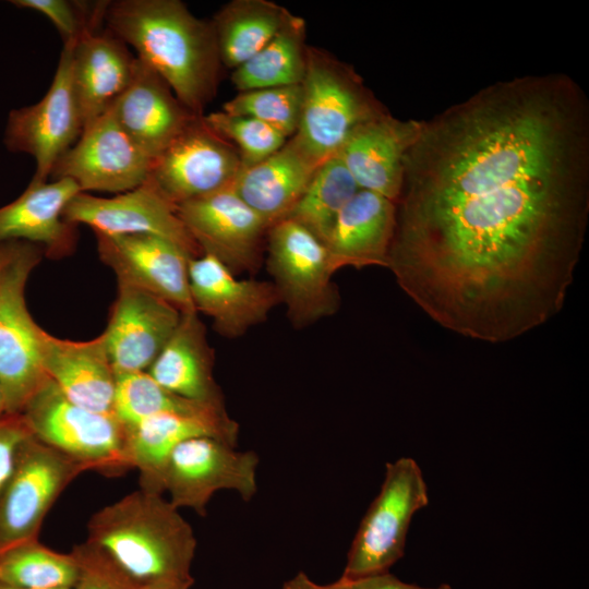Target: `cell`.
Returning <instances> with one entry per match:
<instances>
[{"label": "cell", "instance_id": "9a60e30c", "mask_svg": "<svg viewBox=\"0 0 589 589\" xmlns=\"http://www.w3.org/2000/svg\"><path fill=\"white\" fill-rule=\"evenodd\" d=\"M99 259L117 276L118 285L154 294L181 313L196 312L189 286L191 257L173 242L149 235L95 233Z\"/></svg>", "mask_w": 589, "mask_h": 589}, {"label": "cell", "instance_id": "4316f807", "mask_svg": "<svg viewBox=\"0 0 589 589\" xmlns=\"http://www.w3.org/2000/svg\"><path fill=\"white\" fill-rule=\"evenodd\" d=\"M214 350L199 313H182L176 329L146 372L176 395L225 406L214 378Z\"/></svg>", "mask_w": 589, "mask_h": 589}, {"label": "cell", "instance_id": "44dd1931", "mask_svg": "<svg viewBox=\"0 0 589 589\" xmlns=\"http://www.w3.org/2000/svg\"><path fill=\"white\" fill-rule=\"evenodd\" d=\"M111 108L122 129L153 160L197 117L139 58L130 85Z\"/></svg>", "mask_w": 589, "mask_h": 589}, {"label": "cell", "instance_id": "484cf974", "mask_svg": "<svg viewBox=\"0 0 589 589\" xmlns=\"http://www.w3.org/2000/svg\"><path fill=\"white\" fill-rule=\"evenodd\" d=\"M396 226V204L371 191L359 190L339 214L326 248L333 271L352 266L388 265Z\"/></svg>", "mask_w": 589, "mask_h": 589}, {"label": "cell", "instance_id": "8d00e7d4", "mask_svg": "<svg viewBox=\"0 0 589 589\" xmlns=\"http://www.w3.org/2000/svg\"><path fill=\"white\" fill-rule=\"evenodd\" d=\"M29 435L21 413H4L0 418V491L12 469L17 446Z\"/></svg>", "mask_w": 589, "mask_h": 589}, {"label": "cell", "instance_id": "603a6c76", "mask_svg": "<svg viewBox=\"0 0 589 589\" xmlns=\"http://www.w3.org/2000/svg\"><path fill=\"white\" fill-rule=\"evenodd\" d=\"M41 359L47 376L69 400L92 411L113 413L116 372L103 334L75 341L43 330Z\"/></svg>", "mask_w": 589, "mask_h": 589}, {"label": "cell", "instance_id": "d6986e66", "mask_svg": "<svg viewBox=\"0 0 589 589\" xmlns=\"http://www.w3.org/2000/svg\"><path fill=\"white\" fill-rule=\"evenodd\" d=\"M238 434L239 425L226 408L195 413L166 412L127 426V454L131 468L140 471L141 490L163 494L164 469L179 443L207 435L236 446Z\"/></svg>", "mask_w": 589, "mask_h": 589}, {"label": "cell", "instance_id": "6da1fadb", "mask_svg": "<svg viewBox=\"0 0 589 589\" xmlns=\"http://www.w3.org/2000/svg\"><path fill=\"white\" fill-rule=\"evenodd\" d=\"M589 219V100L564 73L497 81L404 158L387 268L434 322L506 342L563 309Z\"/></svg>", "mask_w": 589, "mask_h": 589}, {"label": "cell", "instance_id": "3957f363", "mask_svg": "<svg viewBox=\"0 0 589 589\" xmlns=\"http://www.w3.org/2000/svg\"><path fill=\"white\" fill-rule=\"evenodd\" d=\"M87 528L86 541L103 550L137 587L192 578L196 539L163 494L140 489L95 513Z\"/></svg>", "mask_w": 589, "mask_h": 589}, {"label": "cell", "instance_id": "ba28073f", "mask_svg": "<svg viewBox=\"0 0 589 589\" xmlns=\"http://www.w3.org/2000/svg\"><path fill=\"white\" fill-rule=\"evenodd\" d=\"M266 235L267 269L292 325L305 327L334 314L339 296L326 245L290 218L272 225Z\"/></svg>", "mask_w": 589, "mask_h": 589}, {"label": "cell", "instance_id": "7402d4cb", "mask_svg": "<svg viewBox=\"0 0 589 589\" xmlns=\"http://www.w3.org/2000/svg\"><path fill=\"white\" fill-rule=\"evenodd\" d=\"M80 192L79 185L65 178L31 181L17 199L0 207V242L35 243L50 259L70 255L76 247L77 226L64 220L63 211Z\"/></svg>", "mask_w": 589, "mask_h": 589}, {"label": "cell", "instance_id": "7a4b0ae2", "mask_svg": "<svg viewBox=\"0 0 589 589\" xmlns=\"http://www.w3.org/2000/svg\"><path fill=\"white\" fill-rule=\"evenodd\" d=\"M104 22L191 112L203 115L223 65L211 21L180 0H116L108 1Z\"/></svg>", "mask_w": 589, "mask_h": 589}, {"label": "cell", "instance_id": "5b68a950", "mask_svg": "<svg viewBox=\"0 0 589 589\" xmlns=\"http://www.w3.org/2000/svg\"><path fill=\"white\" fill-rule=\"evenodd\" d=\"M7 242L0 273V385L5 413H21L48 381L41 359L43 328L32 317L25 288L44 248L26 241Z\"/></svg>", "mask_w": 589, "mask_h": 589}, {"label": "cell", "instance_id": "1f68e13d", "mask_svg": "<svg viewBox=\"0 0 589 589\" xmlns=\"http://www.w3.org/2000/svg\"><path fill=\"white\" fill-rule=\"evenodd\" d=\"M225 408L188 399L159 385L146 371L116 374L113 414L127 426L166 412L195 413Z\"/></svg>", "mask_w": 589, "mask_h": 589}, {"label": "cell", "instance_id": "f1b7e54d", "mask_svg": "<svg viewBox=\"0 0 589 589\" xmlns=\"http://www.w3.org/2000/svg\"><path fill=\"white\" fill-rule=\"evenodd\" d=\"M306 48L305 21L292 14L265 47L233 70L231 82L239 92L301 84Z\"/></svg>", "mask_w": 589, "mask_h": 589}, {"label": "cell", "instance_id": "83f0119b", "mask_svg": "<svg viewBox=\"0 0 589 589\" xmlns=\"http://www.w3.org/2000/svg\"><path fill=\"white\" fill-rule=\"evenodd\" d=\"M293 13L269 0H232L211 21L221 64L237 69L285 26Z\"/></svg>", "mask_w": 589, "mask_h": 589}, {"label": "cell", "instance_id": "e575fe53", "mask_svg": "<svg viewBox=\"0 0 589 589\" xmlns=\"http://www.w3.org/2000/svg\"><path fill=\"white\" fill-rule=\"evenodd\" d=\"M11 3L41 13L55 25L63 44H75L85 33L100 28L108 1L13 0Z\"/></svg>", "mask_w": 589, "mask_h": 589}, {"label": "cell", "instance_id": "5bb4252c", "mask_svg": "<svg viewBox=\"0 0 589 589\" xmlns=\"http://www.w3.org/2000/svg\"><path fill=\"white\" fill-rule=\"evenodd\" d=\"M63 218L76 226L86 225L95 233L156 236L179 245L191 257L203 254L180 219L177 205L149 179L111 197L80 192L65 206Z\"/></svg>", "mask_w": 589, "mask_h": 589}, {"label": "cell", "instance_id": "4dcf8cb0", "mask_svg": "<svg viewBox=\"0 0 589 589\" xmlns=\"http://www.w3.org/2000/svg\"><path fill=\"white\" fill-rule=\"evenodd\" d=\"M79 565L70 552H56L38 539L14 544L0 552V584L28 589H72Z\"/></svg>", "mask_w": 589, "mask_h": 589}, {"label": "cell", "instance_id": "836d02e7", "mask_svg": "<svg viewBox=\"0 0 589 589\" xmlns=\"http://www.w3.org/2000/svg\"><path fill=\"white\" fill-rule=\"evenodd\" d=\"M203 117L216 133L237 148L242 168L269 157L288 140L275 129L250 117L233 116L223 110Z\"/></svg>", "mask_w": 589, "mask_h": 589}, {"label": "cell", "instance_id": "ffe728a7", "mask_svg": "<svg viewBox=\"0 0 589 589\" xmlns=\"http://www.w3.org/2000/svg\"><path fill=\"white\" fill-rule=\"evenodd\" d=\"M420 128L421 120H401L384 113L356 128L336 156L360 190L377 193L396 204L402 185L404 158Z\"/></svg>", "mask_w": 589, "mask_h": 589}, {"label": "cell", "instance_id": "d4e9b609", "mask_svg": "<svg viewBox=\"0 0 589 589\" xmlns=\"http://www.w3.org/2000/svg\"><path fill=\"white\" fill-rule=\"evenodd\" d=\"M320 165L291 136L269 157L242 168L231 189L269 228L289 215Z\"/></svg>", "mask_w": 589, "mask_h": 589}, {"label": "cell", "instance_id": "e0dca14e", "mask_svg": "<svg viewBox=\"0 0 589 589\" xmlns=\"http://www.w3.org/2000/svg\"><path fill=\"white\" fill-rule=\"evenodd\" d=\"M189 286L195 311L213 321L226 338H237L267 320L281 302L273 283L240 279L224 263L203 253L189 262Z\"/></svg>", "mask_w": 589, "mask_h": 589}, {"label": "cell", "instance_id": "4fadbf2b", "mask_svg": "<svg viewBox=\"0 0 589 589\" xmlns=\"http://www.w3.org/2000/svg\"><path fill=\"white\" fill-rule=\"evenodd\" d=\"M152 167L153 159L127 134L110 107L83 128L49 180L70 179L85 193L118 194L147 181Z\"/></svg>", "mask_w": 589, "mask_h": 589}, {"label": "cell", "instance_id": "8fae6325", "mask_svg": "<svg viewBox=\"0 0 589 589\" xmlns=\"http://www.w3.org/2000/svg\"><path fill=\"white\" fill-rule=\"evenodd\" d=\"M63 44L50 87L34 105L13 109L4 131V145L35 159L32 181H48L58 159L77 141L83 121L72 83V48Z\"/></svg>", "mask_w": 589, "mask_h": 589}, {"label": "cell", "instance_id": "7c38bea8", "mask_svg": "<svg viewBox=\"0 0 589 589\" xmlns=\"http://www.w3.org/2000/svg\"><path fill=\"white\" fill-rule=\"evenodd\" d=\"M195 117L153 160L149 180L172 204L232 188L242 169L237 148Z\"/></svg>", "mask_w": 589, "mask_h": 589}, {"label": "cell", "instance_id": "52a82bcc", "mask_svg": "<svg viewBox=\"0 0 589 589\" xmlns=\"http://www.w3.org/2000/svg\"><path fill=\"white\" fill-rule=\"evenodd\" d=\"M428 504V486L417 461L401 457L387 462L381 490L359 525L341 577L387 573L404 555L413 515Z\"/></svg>", "mask_w": 589, "mask_h": 589}, {"label": "cell", "instance_id": "8992f818", "mask_svg": "<svg viewBox=\"0 0 589 589\" xmlns=\"http://www.w3.org/2000/svg\"><path fill=\"white\" fill-rule=\"evenodd\" d=\"M21 414L33 436L80 461L87 470L112 477L131 469L127 426L113 413L92 411L72 402L50 378Z\"/></svg>", "mask_w": 589, "mask_h": 589}, {"label": "cell", "instance_id": "ab89813d", "mask_svg": "<svg viewBox=\"0 0 589 589\" xmlns=\"http://www.w3.org/2000/svg\"><path fill=\"white\" fill-rule=\"evenodd\" d=\"M193 578L190 579H170L153 582L137 589H190L193 585Z\"/></svg>", "mask_w": 589, "mask_h": 589}, {"label": "cell", "instance_id": "9c48e42d", "mask_svg": "<svg viewBox=\"0 0 589 589\" xmlns=\"http://www.w3.org/2000/svg\"><path fill=\"white\" fill-rule=\"evenodd\" d=\"M87 468L29 435L16 448L0 491V552L38 539L44 518L63 490Z\"/></svg>", "mask_w": 589, "mask_h": 589}, {"label": "cell", "instance_id": "ac0fdd59", "mask_svg": "<svg viewBox=\"0 0 589 589\" xmlns=\"http://www.w3.org/2000/svg\"><path fill=\"white\" fill-rule=\"evenodd\" d=\"M181 314L154 294L118 285L103 333L116 374L147 371L176 329Z\"/></svg>", "mask_w": 589, "mask_h": 589}, {"label": "cell", "instance_id": "60d3db41", "mask_svg": "<svg viewBox=\"0 0 589 589\" xmlns=\"http://www.w3.org/2000/svg\"><path fill=\"white\" fill-rule=\"evenodd\" d=\"M7 255V242H0V273Z\"/></svg>", "mask_w": 589, "mask_h": 589}, {"label": "cell", "instance_id": "cb8c5ba5", "mask_svg": "<svg viewBox=\"0 0 589 589\" xmlns=\"http://www.w3.org/2000/svg\"><path fill=\"white\" fill-rule=\"evenodd\" d=\"M107 27L85 33L72 48V83L83 128L106 112L130 85L134 56Z\"/></svg>", "mask_w": 589, "mask_h": 589}, {"label": "cell", "instance_id": "d590c367", "mask_svg": "<svg viewBox=\"0 0 589 589\" xmlns=\"http://www.w3.org/2000/svg\"><path fill=\"white\" fill-rule=\"evenodd\" d=\"M79 565L72 589H137V586L99 548L85 541L71 551Z\"/></svg>", "mask_w": 589, "mask_h": 589}, {"label": "cell", "instance_id": "30bf717a", "mask_svg": "<svg viewBox=\"0 0 589 589\" xmlns=\"http://www.w3.org/2000/svg\"><path fill=\"white\" fill-rule=\"evenodd\" d=\"M259 457L254 452H240L236 446L207 435L179 443L171 452L163 473V491L176 507H189L206 515L215 492L236 491L250 501L257 491Z\"/></svg>", "mask_w": 589, "mask_h": 589}, {"label": "cell", "instance_id": "d6a6232c", "mask_svg": "<svg viewBox=\"0 0 589 589\" xmlns=\"http://www.w3.org/2000/svg\"><path fill=\"white\" fill-rule=\"evenodd\" d=\"M301 103L302 87L296 84L239 92L221 110L259 120L289 139L298 130Z\"/></svg>", "mask_w": 589, "mask_h": 589}, {"label": "cell", "instance_id": "277c9868", "mask_svg": "<svg viewBox=\"0 0 589 589\" xmlns=\"http://www.w3.org/2000/svg\"><path fill=\"white\" fill-rule=\"evenodd\" d=\"M294 140L316 163L335 156L350 133L388 110L350 64L308 46Z\"/></svg>", "mask_w": 589, "mask_h": 589}, {"label": "cell", "instance_id": "f546056e", "mask_svg": "<svg viewBox=\"0 0 589 589\" xmlns=\"http://www.w3.org/2000/svg\"><path fill=\"white\" fill-rule=\"evenodd\" d=\"M359 187L335 155L316 169L304 193L286 218H290L326 244L332 229Z\"/></svg>", "mask_w": 589, "mask_h": 589}, {"label": "cell", "instance_id": "f35d334b", "mask_svg": "<svg viewBox=\"0 0 589 589\" xmlns=\"http://www.w3.org/2000/svg\"><path fill=\"white\" fill-rule=\"evenodd\" d=\"M283 589H347L345 580L340 578L339 580L329 584V585H318L311 580L306 574L299 573L287 582H285Z\"/></svg>", "mask_w": 589, "mask_h": 589}, {"label": "cell", "instance_id": "b9f144b4", "mask_svg": "<svg viewBox=\"0 0 589 589\" xmlns=\"http://www.w3.org/2000/svg\"><path fill=\"white\" fill-rule=\"evenodd\" d=\"M4 413H5V401H4L3 392H2V388H1V385H0V418Z\"/></svg>", "mask_w": 589, "mask_h": 589}, {"label": "cell", "instance_id": "2e32d148", "mask_svg": "<svg viewBox=\"0 0 589 589\" xmlns=\"http://www.w3.org/2000/svg\"><path fill=\"white\" fill-rule=\"evenodd\" d=\"M177 212L203 253L235 274L256 267L268 226L231 188L183 202Z\"/></svg>", "mask_w": 589, "mask_h": 589}, {"label": "cell", "instance_id": "7bdbcfd3", "mask_svg": "<svg viewBox=\"0 0 589 589\" xmlns=\"http://www.w3.org/2000/svg\"><path fill=\"white\" fill-rule=\"evenodd\" d=\"M0 589H28V588H19V587H12V586L0 584ZM58 589H68V588H58Z\"/></svg>", "mask_w": 589, "mask_h": 589}, {"label": "cell", "instance_id": "74e56055", "mask_svg": "<svg viewBox=\"0 0 589 589\" xmlns=\"http://www.w3.org/2000/svg\"><path fill=\"white\" fill-rule=\"evenodd\" d=\"M342 578V577H340ZM347 589H453L447 584L437 587H420L413 584L401 581L389 572L365 576L357 579L342 578Z\"/></svg>", "mask_w": 589, "mask_h": 589}]
</instances>
